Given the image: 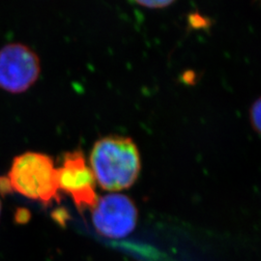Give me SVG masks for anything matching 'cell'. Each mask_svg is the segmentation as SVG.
Masks as SVG:
<instances>
[{
	"instance_id": "6da1fadb",
	"label": "cell",
	"mask_w": 261,
	"mask_h": 261,
	"mask_svg": "<svg viewBox=\"0 0 261 261\" xmlns=\"http://www.w3.org/2000/svg\"><path fill=\"white\" fill-rule=\"evenodd\" d=\"M90 168L102 189L118 192L134 185L140 171V152L130 138L109 136L95 142Z\"/></svg>"
},
{
	"instance_id": "7a4b0ae2",
	"label": "cell",
	"mask_w": 261,
	"mask_h": 261,
	"mask_svg": "<svg viewBox=\"0 0 261 261\" xmlns=\"http://www.w3.org/2000/svg\"><path fill=\"white\" fill-rule=\"evenodd\" d=\"M8 178L14 191L45 205L59 201L57 171L50 157L27 152L14 159Z\"/></svg>"
},
{
	"instance_id": "3957f363",
	"label": "cell",
	"mask_w": 261,
	"mask_h": 261,
	"mask_svg": "<svg viewBox=\"0 0 261 261\" xmlns=\"http://www.w3.org/2000/svg\"><path fill=\"white\" fill-rule=\"evenodd\" d=\"M41 63L37 55L22 44L0 49V88L11 93L27 91L37 82Z\"/></svg>"
},
{
	"instance_id": "277c9868",
	"label": "cell",
	"mask_w": 261,
	"mask_h": 261,
	"mask_svg": "<svg viewBox=\"0 0 261 261\" xmlns=\"http://www.w3.org/2000/svg\"><path fill=\"white\" fill-rule=\"evenodd\" d=\"M58 188L72 197L80 211L93 209L97 203L96 179L82 151L66 153L56 169Z\"/></svg>"
},
{
	"instance_id": "5b68a950",
	"label": "cell",
	"mask_w": 261,
	"mask_h": 261,
	"mask_svg": "<svg viewBox=\"0 0 261 261\" xmlns=\"http://www.w3.org/2000/svg\"><path fill=\"white\" fill-rule=\"evenodd\" d=\"M92 213L96 230L109 238L119 239L132 233L138 222V210L128 196L111 194L97 200Z\"/></svg>"
},
{
	"instance_id": "8992f818",
	"label": "cell",
	"mask_w": 261,
	"mask_h": 261,
	"mask_svg": "<svg viewBox=\"0 0 261 261\" xmlns=\"http://www.w3.org/2000/svg\"><path fill=\"white\" fill-rule=\"evenodd\" d=\"M250 121L253 130L257 134L260 133L261 127V100L257 98L250 108Z\"/></svg>"
},
{
	"instance_id": "52a82bcc",
	"label": "cell",
	"mask_w": 261,
	"mask_h": 261,
	"mask_svg": "<svg viewBox=\"0 0 261 261\" xmlns=\"http://www.w3.org/2000/svg\"><path fill=\"white\" fill-rule=\"evenodd\" d=\"M133 1L143 8L158 10L168 8L176 0H133Z\"/></svg>"
},
{
	"instance_id": "ba28073f",
	"label": "cell",
	"mask_w": 261,
	"mask_h": 261,
	"mask_svg": "<svg viewBox=\"0 0 261 261\" xmlns=\"http://www.w3.org/2000/svg\"><path fill=\"white\" fill-rule=\"evenodd\" d=\"M31 219V213L28 208L19 207L16 209V212L14 215V221L17 224H25Z\"/></svg>"
},
{
	"instance_id": "9c48e42d",
	"label": "cell",
	"mask_w": 261,
	"mask_h": 261,
	"mask_svg": "<svg viewBox=\"0 0 261 261\" xmlns=\"http://www.w3.org/2000/svg\"><path fill=\"white\" fill-rule=\"evenodd\" d=\"M15 191L7 176H0V196L5 197L13 194Z\"/></svg>"
},
{
	"instance_id": "30bf717a",
	"label": "cell",
	"mask_w": 261,
	"mask_h": 261,
	"mask_svg": "<svg viewBox=\"0 0 261 261\" xmlns=\"http://www.w3.org/2000/svg\"><path fill=\"white\" fill-rule=\"evenodd\" d=\"M53 219L59 224L64 225L66 220V212L64 209H57L53 213Z\"/></svg>"
},
{
	"instance_id": "8fae6325",
	"label": "cell",
	"mask_w": 261,
	"mask_h": 261,
	"mask_svg": "<svg viewBox=\"0 0 261 261\" xmlns=\"http://www.w3.org/2000/svg\"><path fill=\"white\" fill-rule=\"evenodd\" d=\"M0 209H1V204H0Z\"/></svg>"
}]
</instances>
